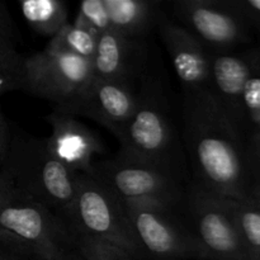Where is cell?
<instances>
[{
    "label": "cell",
    "instance_id": "6da1fadb",
    "mask_svg": "<svg viewBox=\"0 0 260 260\" xmlns=\"http://www.w3.org/2000/svg\"><path fill=\"white\" fill-rule=\"evenodd\" d=\"M184 137L198 184L231 200L250 196L235 126L208 88L184 91Z\"/></svg>",
    "mask_w": 260,
    "mask_h": 260
},
{
    "label": "cell",
    "instance_id": "9c48e42d",
    "mask_svg": "<svg viewBox=\"0 0 260 260\" xmlns=\"http://www.w3.org/2000/svg\"><path fill=\"white\" fill-rule=\"evenodd\" d=\"M136 106L137 99L127 80L93 76L75 98L55 107V111L93 119L117 137L134 114Z\"/></svg>",
    "mask_w": 260,
    "mask_h": 260
},
{
    "label": "cell",
    "instance_id": "7c38bea8",
    "mask_svg": "<svg viewBox=\"0 0 260 260\" xmlns=\"http://www.w3.org/2000/svg\"><path fill=\"white\" fill-rule=\"evenodd\" d=\"M51 136L47 145L52 154L76 174L94 175V157L103 152V144L91 129L70 114L53 111L47 117Z\"/></svg>",
    "mask_w": 260,
    "mask_h": 260
},
{
    "label": "cell",
    "instance_id": "4fadbf2b",
    "mask_svg": "<svg viewBox=\"0 0 260 260\" xmlns=\"http://www.w3.org/2000/svg\"><path fill=\"white\" fill-rule=\"evenodd\" d=\"M162 42L184 91L207 88L210 83V52L205 45L182 25L164 23L160 28Z\"/></svg>",
    "mask_w": 260,
    "mask_h": 260
},
{
    "label": "cell",
    "instance_id": "603a6c76",
    "mask_svg": "<svg viewBox=\"0 0 260 260\" xmlns=\"http://www.w3.org/2000/svg\"><path fill=\"white\" fill-rule=\"evenodd\" d=\"M76 22L102 33L109 29V19L103 0H84L80 3Z\"/></svg>",
    "mask_w": 260,
    "mask_h": 260
},
{
    "label": "cell",
    "instance_id": "5bb4252c",
    "mask_svg": "<svg viewBox=\"0 0 260 260\" xmlns=\"http://www.w3.org/2000/svg\"><path fill=\"white\" fill-rule=\"evenodd\" d=\"M254 74L253 63L241 56L210 52V89L234 126L241 117L244 88Z\"/></svg>",
    "mask_w": 260,
    "mask_h": 260
},
{
    "label": "cell",
    "instance_id": "cb8c5ba5",
    "mask_svg": "<svg viewBox=\"0 0 260 260\" xmlns=\"http://www.w3.org/2000/svg\"><path fill=\"white\" fill-rule=\"evenodd\" d=\"M0 260H36V258L17 238L0 229Z\"/></svg>",
    "mask_w": 260,
    "mask_h": 260
},
{
    "label": "cell",
    "instance_id": "484cf974",
    "mask_svg": "<svg viewBox=\"0 0 260 260\" xmlns=\"http://www.w3.org/2000/svg\"><path fill=\"white\" fill-rule=\"evenodd\" d=\"M12 137L13 134L10 132L9 123H8L4 114L0 112V167H2L8 152H9L10 144H12Z\"/></svg>",
    "mask_w": 260,
    "mask_h": 260
},
{
    "label": "cell",
    "instance_id": "2e32d148",
    "mask_svg": "<svg viewBox=\"0 0 260 260\" xmlns=\"http://www.w3.org/2000/svg\"><path fill=\"white\" fill-rule=\"evenodd\" d=\"M109 19V29L132 40L150 29L156 14L157 3L150 0H103Z\"/></svg>",
    "mask_w": 260,
    "mask_h": 260
},
{
    "label": "cell",
    "instance_id": "f546056e",
    "mask_svg": "<svg viewBox=\"0 0 260 260\" xmlns=\"http://www.w3.org/2000/svg\"><path fill=\"white\" fill-rule=\"evenodd\" d=\"M250 196L253 198H255V200L260 203V184H256L255 187H254V189L250 190Z\"/></svg>",
    "mask_w": 260,
    "mask_h": 260
},
{
    "label": "cell",
    "instance_id": "3957f363",
    "mask_svg": "<svg viewBox=\"0 0 260 260\" xmlns=\"http://www.w3.org/2000/svg\"><path fill=\"white\" fill-rule=\"evenodd\" d=\"M0 229L17 238L36 260H60L74 250L65 221L0 172Z\"/></svg>",
    "mask_w": 260,
    "mask_h": 260
},
{
    "label": "cell",
    "instance_id": "d6986e66",
    "mask_svg": "<svg viewBox=\"0 0 260 260\" xmlns=\"http://www.w3.org/2000/svg\"><path fill=\"white\" fill-rule=\"evenodd\" d=\"M99 35L79 22L68 23L53 36L46 47L58 52L93 60Z\"/></svg>",
    "mask_w": 260,
    "mask_h": 260
},
{
    "label": "cell",
    "instance_id": "277c9868",
    "mask_svg": "<svg viewBox=\"0 0 260 260\" xmlns=\"http://www.w3.org/2000/svg\"><path fill=\"white\" fill-rule=\"evenodd\" d=\"M62 220L70 231L111 244L140 260L147 258L123 203L93 175L79 174L75 200Z\"/></svg>",
    "mask_w": 260,
    "mask_h": 260
},
{
    "label": "cell",
    "instance_id": "f1b7e54d",
    "mask_svg": "<svg viewBox=\"0 0 260 260\" xmlns=\"http://www.w3.org/2000/svg\"><path fill=\"white\" fill-rule=\"evenodd\" d=\"M254 146H255V154H256V160H258L259 177H260V137H254ZM258 184H260V180Z\"/></svg>",
    "mask_w": 260,
    "mask_h": 260
},
{
    "label": "cell",
    "instance_id": "d4e9b609",
    "mask_svg": "<svg viewBox=\"0 0 260 260\" xmlns=\"http://www.w3.org/2000/svg\"><path fill=\"white\" fill-rule=\"evenodd\" d=\"M244 22H250L260 29V0H223Z\"/></svg>",
    "mask_w": 260,
    "mask_h": 260
},
{
    "label": "cell",
    "instance_id": "44dd1931",
    "mask_svg": "<svg viewBox=\"0 0 260 260\" xmlns=\"http://www.w3.org/2000/svg\"><path fill=\"white\" fill-rule=\"evenodd\" d=\"M74 240V249L83 260H140L108 243L70 231Z\"/></svg>",
    "mask_w": 260,
    "mask_h": 260
},
{
    "label": "cell",
    "instance_id": "5b68a950",
    "mask_svg": "<svg viewBox=\"0 0 260 260\" xmlns=\"http://www.w3.org/2000/svg\"><path fill=\"white\" fill-rule=\"evenodd\" d=\"M123 203H142L168 208L177 198V187L167 168L119 152L94 165V175Z\"/></svg>",
    "mask_w": 260,
    "mask_h": 260
},
{
    "label": "cell",
    "instance_id": "7402d4cb",
    "mask_svg": "<svg viewBox=\"0 0 260 260\" xmlns=\"http://www.w3.org/2000/svg\"><path fill=\"white\" fill-rule=\"evenodd\" d=\"M241 117H246L260 134V74L254 73L244 88L241 96Z\"/></svg>",
    "mask_w": 260,
    "mask_h": 260
},
{
    "label": "cell",
    "instance_id": "83f0119b",
    "mask_svg": "<svg viewBox=\"0 0 260 260\" xmlns=\"http://www.w3.org/2000/svg\"><path fill=\"white\" fill-rule=\"evenodd\" d=\"M60 260H83V258H81V256L78 254V251L74 249V250L69 251L68 254H65V255H63Z\"/></svg>",
    "mask_w": 260,
    "mask_h": 260
},
{
    "label": "cell",
    "instance_id": "4316f807",
    "mask_svg": "<svg viewBox=\"0 0 260 260\" xmlns=\"http://www.w3.org/2000/svg\"><path fill=\"white\" fill-rule=\"evenodd\" d=\"M13 90H22V83L17 76L0 65V95Z\"/></svg>",
    "mask_w": 260,
    "mask_h": 260
},
{
    "label": "cell",
    "instance_id": "e0dca14e",
    "mask_svg": "<svg viewBox=\"0 0 260 260\" xmlns=\"http://www.w3.org/2000/svg\"><path fill=\"white\" fill-rule=\"evenodd\" d=\"M20 12L36 33L50 40L69 23V10L61 0H24Z\"/></svg>",
    "mask_w": 260,
    "mask_h": 260
},
{
    "label": "cell",
    "instance_id": "ac0fdd59",
    "mask_svg": "<svg viewBox=\"0 0 260 260\" xmlns=\"http://www.w3.org/2000/svg\"><path fill=\"white\" fill-rule=\"evenodd\" d=\"M238 223L248 260H260V203L249 196L245 200L229 198Z\"/></svg>",
    "mask_w": 260,
    "mask_h": 260
},
{
    "label": "cell",
    "instance_id": "9a60e30c",
    "mask_svg": "<svg viewBox=\"0 0 260 260\" xmlns=\"http://www.w3.org/2000/svg\"><path fill=\"white\" fill-rule=\"evenodd\" d=\"M132 40L107 29L99 33L95 53L91 60L93 76L114 80H127L132 56Z\"/></svg>",
    "mask_w": 260,
    "mask_h": 260
},
{
    "label": "cell",
    "instance_id": "8fae6325",
    "mask_svg": "<svg viewBox=\"0 0 260 260\" xmlns=\"http://www.w3.org/2000/svg\"><path fill=\"white\" fill-rule=\"evenodd\" d=\"M174 12L203 45L223 50L248 38L245 22L223 0H178Z\"/></svg>",
    "mask_w": 260,
    "mask_h": 260
},
{
    "label": "cell",
    "instance_id": "ba28073f",
    "mask_svg": "<svg viewBox=\"0 0 260 260\" xmlns=\"http://www.w3.org/2000/svg\"><path fill=\"white\" fill-rule=\"evenodd\" d=\"M123 206L135 235L147 258L203 260L202 248L194 234L180 228L170 217L168 208L142 203H123Z\"/></svg>",
    "mask_w": 260,
    "mask_h": 260
},
{
    "label": "cell",
    "instance_id": "7a4b0ae2",
    "mask_svg": "<svg viewBox=\"0 0 260 260\" xmlns=\"http://www.w3.org/2000/svg\"><path fill=\"white\" fill-rule=\"evenodd\" d=\"M0 172L61 218L65 217L75 200L79 174L58 161L46 139L13 135Z\"/></svg>",
    "mask_w": 260,
    "mask_h": 260
},
{
    "label": "cell",
    "instance_id": "30bf717a",
    "mask_svg": "<svg viewBox=\"0 0 260 260\" xmlns=\"http://www.w3.org/2000/svg\"><path fill=\"white\" fill-rule=\"evenodd\" d=\"M117 139L121 142L122 154L167 168L173 132L156 102L137 101L134 114Z\"/></svg>",
    "mask_w": 260,
    "mask_h": 260
},
{
    "label": "cell",
    "instance_id": "ffe728a7",
    "mask_svg": "<svg viewBox=\"0 0 260 260\" xmlns=\"http://www.w3.org/2000/svg\"><path fill=\"white\" fill-rule=\"evenodd\" d=\"M23 63L24 57L17 48V38L12 18L5 5L0 3V65L17 76L22 83Z\"/></svg>",
    "mask_w": 260,
    "mask_h": 260
},
{
    "label": "cell",
    "instance_id": "52a82bcc",
    "mask_svg": "<svg viewBox=\"0 0 260 260\" xmlns=\"http://www.w3.org/2000/svg\"><path fill=\"white\" fill-rule=\"evenodd\" d=\"M190 208L203 260H248L229 198L196 184L190 194Z\"/></svg>",
    "mask_w": 260,
    "mask_h": 260
},
{
    "label": "cell",
    "instance_id": "4dcf8cb0",
    "mask_svg": "<svg viewBox=\"0 0 260 260\" xmlns=\"http://www.w3.org/2000/svg\"><path fill=\"white\" fill-rule=\"evenodd\" d=\"M254 137H260V134H258V135H255V136H254Z\"/></svg>",
    "mask_w": 260,
    "mask_h": 260
},
{
    "label": "cell",
    "instance_id": "8992f818",
    "mask_svg": "<svg viewBox=\"0 0 260 260\" xmlns=\"http://www.w3.org/2000/svg\"><path fill=\"white\" fill-rule=\"evenodd\" d=\"M91 78V60L45 47L24 58L22 90L58 107L75 98Z\"/></svg>",
    "mask_w": 260,
    "mask_h": 260
}]
</instances>
